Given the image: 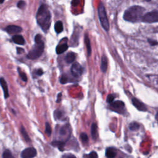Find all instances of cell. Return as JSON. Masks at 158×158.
Returning a JSON list of instances; mask_svg holds the SVG:
<instances>
[{
	"mask_svg": "<svg viewBox=\"0 0 158 158\" xmlns=\"http://www.w3.org/2000/svg\"><path fill=\"white\" fill-rule=\"evenodd\" d=\"M12 41L19 45H23L25 44V40L22 35H15L12 37Z\"/></svg>",
	"mask_w": 158,
	"mask_h": 158,
	"instance_id": "obj_13",
	"label": "cell"
},
{
	"mask_svg": "<svg viewBox=\"0 0 158 158\" xmlns=\"http://www.w3.org/2000/svg\"><path fill=\"white\" fill-rule=\"evenodd\" d=\"M61 158H76V157L72 154H65L63 155Z\"/></svg>",
	"mask_w": 158,
	"mask_h": 158,
	"instance_id": "obj_32",
	"label": "cell"
},
{
	"mask_svg": "<svg viewBox=\"0 0 158 158\" xmlns=\"http://www.w3.org/2000/svg\"><path fill=\"white\" fill-rule=\"evenodd\" d=\"M36 74L37 75H38V76L42 75L43 74V70H42L41 69H38V70L36 71Z\"/></svg>",
	"mask_w": 158,
	"mask_h": 158,
	"instance_id": "obj_34",
	"label": "cell"
},
{
	"mask_svg": "<svg viewBox=\"0 0 158 158\" xmlns=\"http://www.w3.org/2000/svg\"><path fill=\"white\" fill-rule=\"evenodd\" d=\"M67 128H66L65 126V127H62V128H60V133L61 135H65Z\"/></svg>",
	"mask_w": 158,
	"mask_h": 158,
	"instance_id": "obj_33",
	"label": "cell"
},
{
	"mask_svg": "<svg viewBox=\"0 0 158 158\" xmlns=\"http://www.w3.org/2000/svg\"><path fill=\"white\" fill-rule=\"evenodd\" d=\"M91 135L93 139L96 140L98 137V126L96 123H93L91 127Z\"/></svg>",
	"mask_w": 158,
	"mask_h": 158,
	"instance_id": "obj_14",
	"label": "cell"
},
{
	"mask_svg": "<svg viewBox=\"0 0 158 158\" xmlns=\"http://www.w3.org/2000/svg\"><path fill=\"white\" fill-rule=\"evenodd\" d=\"M35 44L28 53L27 57L30 59H36L40 57L44 51V43L42 40L41 35L37 34L35 37Z\"/></svg>",
	"mask_w": 158,
	"mask_h": 158,
	"instance_id": "obj_3",
	"label": "cell"
},
{
	"mask_svg": "<svg viewBox=\"0 0 158 158\" xmlns=\"http://www.w3.org/2000/svg\"><path fill=\"white\" fill-rule=\"evenodd\" d=\"M131 102L133 105L139 110L140 111H146L147 110V108L146 107V106L140 101H139L138 99L133 98L131 99Z\"/></svg>",
	"mask_w": 158,
	"mask_h": 158,
	"instance_id": "obj_9",
	"label": "cell"
},
{
	"mask_svg": "<svg viewBox=\"0 0 158 158\" xmlns=\"http://www.w3.org/2000/svg\"><path fill=\"white\" fill-rule=\"evenodd\" d=\"M17 53L18 54H20V53H22L23 52H24V49L21 48H17Z\"/></svg>",
	"mask_w": 158,
	"mask_h": 158,
	"instance_id": "obj_36",
	"label": "cell"
},
{
	"mask_svg": "<svg viewBox=\"0 0 158 158\" xmlns=\"http://www.w3.org/2000/svg\"><path fill=\"white\" fill-rule=\"evenodd\" d=\"M36 153L37 152L35 148L29 147L22 151L20 157L21 158H33L36 156Z\"/></svg>",
	"mask_w": 158,
	"mask_h": 158,
	"instance_id": "obj_7",
	"label": "cell"
},
{
	"mask_svg": "<svg viewBox=\"0 0 158 158\" xmlns=\"http://www.w3.org/2000/svg\"><path fill=\"white\" fill-rule=\"evenodd\" d=\"M51 145L55 147H57L60 151H64V146L65 145V142L62 141H53L51 142Z\"/></svg>",
	"mask_w": 158,
	"mask_h": 158,
	"instance_id": "obj_15",
	"label": "cell"
},
{
	"mask_svg": "<svg viewBox=\"0 0 158 158\" xmlns=\"http://www.w3.org/2000/svg\"><path fill=\"white\" fill-rule=\"evenodd\" d=\"M52 132V129L51 125L48 122H46L45 123V133L48 136H50Z\"/></svg>",
	"mask_w": 158,
	"mask_h": 158,
	"instance_id": "obj_24",
	"label": "cell"
},
{
	"mask_svg": "<svg viewBox=\"0 0 158 158\" xmlns=\"http://www.w3.org/2000/svg\"><path fill=\"white\" fill-rule=\"evenodd\" d=\"M117 155V151L114 148H107L106 150V156L107 158H115Z\"/></svg>",
	"mask_w": 158,
	"mask_h": 158,
	"instance_id": "obj_12",
	"label": "cell"
},
{
	"mask_svg": "<svg viewBox=\"0 0 158 158\" xmlns=\"http://www.w3.org/2000/svg\"><path fill=\"white\" fill-rule=\"evenodd\" d=\"M26 4H25V2L23 1H20L18 3H17V7L20 9H23L25 6Z\"/></svg>",
	"mask_w": 158,
	"mask_h": 158,
	"instance_id": "obj_30",
	"label": "cell"
},
{
	"mask_svg": "<svg viewBox=\"0 0 158 158\" xmlns=\"http://www.w3.org/2000/svg\"><path fill=\"white\" fill-rule=\"evenodd\" d=\"M4 1V0H1V4H2V3H3Z\"/></svg>",
	"mask_w": 158,
	"mask_h": 158,
	"instance_id": "obj_39",
	"label": "cell"
},
{
	"mask_svg": "<svg viewBox=\"0 0 158 158\" xmlns=\"http://www.w3.org/2000/svg\"><path fill=\"white\" fill-rule=\"evenodd\" d=\"M88 158H98V154L95 151H91L88 155Z\"/></svg>",
	"mask_w": 158,
	"mask_h": 158,
	"instance_id": "obj_29",
	"label": "cell"
},
{
	"mask_svg": "<svg viewBox=\"0 0 158 158\" xmlns=\"http://www.w3.org/2000/svg\"><path fill=\"white\" fill-rule=\"evenodd\" d=\"M20 133L23 138V139H25V141L27 142V143H30L31 142V139H30V136H28L25 128L23 127V126H21L20 127Z\"/></svg>",
	"mask_w": 158,
	"mask_h": 158,
	"instance_id": "obj_18",
	"label": "cell"
},
{
	"mask_svg": "<svg viewBox=\"0 0 158 158\" xmlns=\"http://www.w3.org/2000/svg\"><path fill=\"white\" fill-rule=\"evenodd\" d=\"M156 120L158 121V112H157V114H156Z\"/></svg>",
	"mask_w": 158,
	"mask_h": 158,
	"instance_id": "obj_38",
	"label": "cell"
},
{
	"mask_svg": "<svg viewBox=\"0 0 158 158\" xmlns=\"http://www.w3.org/2000/svg\"><path fill=\"white\" fill-rule=\"evenodd\" d=\"M70 72L73 77H79L83 73V68L79 63L74 62L70 68Z\"/></svg>",
	"mask_w": 158,
	"mask_h": 158,
	"instance_id": "obj_8",
	"label": "cell"
},
{
	"mask_svg": "<svg viewBox=\"0 0 158 158\" xmlns=\"http://www.w3.org/2000/svg\"><path fill=\"white\" fill-rule=\"evenodd\" d=\"M54 29L57 33H60L63 31V24L61 21H57L54 25Z\"/></svg>",
	"mask_w": 158,
	"mask_h": 158,
	"instance_id": "obj_20",
	"label": "cell"
},
{
	"mask_svg": "<svg viewBox=\"0 0 158 158\" xmlns=\"http://www.w3.org/2000/svg\"><path fill=\"white\" fill-rule=\"evenodd\" d=\"M139 124L136 122H131L129 124V129L131 131H136L139 128Z\"/></svg>",
	"mask_w": 158,
	"mask_h": 158,
	"instance_id": "obj_22",
	"label": "cell"
},
{
	"mask_svg": "<svg viewBox=\"0 0 158 158\" xmlns=\"http://www.w3.org/2000/svg\"><path fill=\"white\" fill-rule=\"evenodd\" d=\"M107 68V59L105 56L102 57L101 64V69L102 72H106Z\"/></svg>",
	"mask_w": 158,
	"mask_h": 158,
	"instance_id": "obj_19",
	"label": "cell"
},
{
	"mask_svg": "<svg viewBox=\"0 0 158 158\" xmlns=\"http://www.w3.org/2000/svg\"><path fill=\"white\" fill-rule=\"evenodd\" d=\"M75 59V54L72 52L67 53L65 57V60L68 64H70L74 62Z\"/></svg>",
	"mask_w": 158,
	"mask_h": 158,
	"instance_id": "obj_17",
	"label": "cell"
},
{
	"mask_svg": "<svg viewBox=\"0 0 158 158\" xmlns=\"http://www.w3.org/2000/svg\"><path fill=\"white\" fill-rule=\"evenodd\" d=\"M142 21L147 23L158 22V10H154L144 14Z\"/></svg>",
	"mask_w": 158,
	"mask_h": 158,
	"instance_id": "obj_6",
	"label": "cell"
},
{
	"mask_svg": "<svg viewBox=\"0 0 158 158\" xmlns=\"http://www.w3.org/2000/svg\"><path fill=\"white\" fill-rule=\"evenodd\" d=\"M144 11V8L141 6H131L125 11L123 19L126 21L131 22H136L139 20H142Z\"/></svg>",
	"mask_w": 158,
	"mask_h": 158,
	"instance_id": "obj_2",
	"label": "cell"
},
{
	"mask_svg": "<svg viewBox=\"0 0 158 158\" xmlns=\"http://www.w3.org/2000/svg\"><path fill=\"white\" fill-rule=\"evenodd\" d=\"M114 98H115L113 94H109V95L107 96L106 101H107V102H108V103H109V104H111L112 102H114Z\"/></svg>",
	"mask_w": 158,
	"mask_h": 158,
	"instance_id": "obj_28",
	"label": "cell"
},
{
	"mask_svg": "<svg viewBox=\"0 0 158 158\" xmlns=\"http://www.w3.org/2000/svg\"><path fill=\"white\" fill-rule=\"evenodd\" d=\"M2 158H15L9 149H6L2 153Z\"/></svg>",
	"mask_w": 158,
	"mask_h": 158,
	"instance_id": "obj_23",
	"label": "cell"
},
{
	"mask_svg": "<svg viewBox=\"0 0 158 158\" xmlns=\"http://www.w3.org/2000/svg\"><path fill=\"white\" fill-rule=\"evenodd\" d=\"M110 109L120 114H124L126 111L125 104L122 101H115L112 102L110 104Z\"/></svg>",
	"mask_w": 158,
	"mask_h": 158,
	"instance_id": "obj_5",
	"label": "cell"
},
{
	"mask_svg": "<svg viewBox=\"0 0 158 158\" xmlns=\"http://www.w3.org/2000/svg\"><path fill=\"white\" fill-rule=\"evenodd\" d=\"M5 30L9 34L18 33L22 30L20 27H19L17 25H9L5 28Z\"/></svg>",
	"mask_w": 158,
	"mask_h": 158,
	"instance_id": "obj_10",
	"label": "cell"
},
{
	"mask_svg": "<svg viewBox=\"0 0 158 158\" xmlns=\"http://www.w3.org/2000/svg\"><path fill=\"white\" fill-rule=\"evenodd\" d=\"M62 112L59 110H56L54 112V116L56 118V119H60L62 117Z\"/></svg>",
	"mask_w": 158,
	"mask_h": 158,
	"instance_id": "obj_25",
	"label": "cell"
},
{
	"mask_svg": "<svg viewBox=\"0 0 158 158\" xmlns=\"http://www.w3.org/2000/svg\"><path fill=\"white\" fill-rule=\"evenodd\" d=\"M85 44H86V49H87V52H88V56H90V55H91V44H90L89 38L88 36L87 35V34L85 35Z\"/></svg>",
	"mask_w": 158,
	"mask_h": 158,
	"instance_id": "obj_21",
	"label": "cell"
},
{
	"mask_svg": "<svg viewBox=\"0 0 158 158\" xmlns=\"http://www.w3.org/2000/svg\"><path fill=\"white\" fill-rule=\"evenodd\" d=\"M68 81H69L68 78H67V77L66 76H62L60 79V82L62 84H65V83H67Z\"/></svg>",
	"mask_w": 158,
	"mask_h": 158,
	"instance_id": "obj_31",
	"label": "cell"
},
{
	"mask_svg": "<svg viewBox=\"0 0 158 158\" xmlns=\"http://www.w3.org/2000/svg\"><path fill=\"white\" fill-rule=\"evenodd\" d=\"M80 138H81V141L83 143L88 142V135L85 133H81L80 134Z\"/></svg>",
	"mask_w": 158,
	"mask_h": 158,
	"instance_id": "obj_27",
	"label": "cell"
},
{
	"mask_svg": "<svg viewBox=\"0 0 158 158\" xmlns=\"http://www.w3.org/2000/svg\"><path fill=\"white\" fill-rule=\"evenodd\" d=\"M61 96H62V94H61V93H59V94H58V95H57V100H56V102H60V101Z\"/></svg>",
	"mask_w": 158,
	"mask_h": 158,
	"instance_id": "obj_37",
	"label": "cell"
},
{
	"mask_svg": "<svg viewBox=\"0 0 158 158\" xmlns=\"http://www.w3.org/2000/svg\"><path fill=\"white\" fill-rule=\"evenodd\" d=\"M148 41H149V44H150L151 46H154V45H156V44H158V43H157L156 41H154V40H148Z\"/></svg>",
	"mask_w": 158,
	"mask_h": 158,
	"instance_id": "obj_35",
	"label": "cell"
},
{
	"mask_svg": "<svg viewBox=\"0 0 158 158\" xmlns=\"http://www.w3.org/2000/svg\"><path fill=\"white\" fill-rule=\"evenodd\" d=\"M98 16L99 19L101 23V25L102 27L106 30L109 31V20L107 17L106 11L105 9V7L102 2H101L98 6Z\"/></svg>",
	"mask_w": 158,
	"mask_h": 158,
	"instance_id": "obj_4",
	"label": "cell"
},
{
	"mask_svg": "<svg viewBox=\"0 0 158 158\" xmlns=\"http://www.w3.org/2000/svg\"><path fill=\"white\" fill-rule=\"evenodd\" d=\"M36 21L43 31H48L51 25V15L46 5L42 4L39 7L36 13Z\"/></svg>",
	"mask_w": 158,
	"mask_h": 158,
	"instance_id": "obj_1",
	"label": "cell"
},
{
	"mask_svg": "<svg viewBox=\"0 0 158 158\" xmlns=\"http://www.w3.org/2000/svg\"><path fill=\"white\" fill-rule=\"evenodd\" d=\"M68 48H69V46H68L67 44H66V43H64V44L58 45V46L56 47V53H57V54H62V53H63L64 52H65V51H67V49H68Z\"/></svg>",
	"mask_w": 158,
	"mask_h": 158,
	"instance_id": "obj_16",
	"label": "cell"
},
{
	"mask_svg": "<svg viewBox=\"0 0 158 158\" xmlns=\"http://www.w3.org/2000/svg\"><path fill=\"white\" fill-rule=\"evenodd\" d=\"M18 72H19V75H20V78H22V80L23 81H27V77L26 74H25L24 72H22L19 69H18Z\"/></svg>",
	"mask_w": 158,
	"mask_h": 158,
	"instance_id": "obj_26",
	"label": "cell"
},
{
	"mask_svg": "<svg viewBox=\"0 0 158 158\" xmlns=\"http://www.w3.org/2000/svg\"><path fill=\"white\" fill-rule=\"evenodd\" d=\"M0 83H1V86L3 89V92H4V98H7L9 96V91H8V88H7V85L6 81H5V80L1 77V80H0Z\"/></svg>",
	"mask_w": 158,
	"mask_h": 158,
	"instance_id": "obj_11",
	"label": "cell"
}]
</instances>
